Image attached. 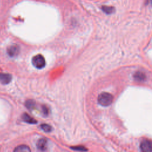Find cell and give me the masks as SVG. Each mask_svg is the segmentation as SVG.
<instances>
[{"mask_svg": "<svg viewBox=\"0 0 152 152\" xmlns=\"http://www.w3.org/2000/svg\"><path fill=\"white\" fill-rule=\"evenodd\" d=\"M113 97L112 95L109 93L103 92L98 96V102L103 106H108L113 102Z\"/></svg>", "mask_w": 152, "mask_h": 152, "instance_id": "6da1fadb", "label": "cell"}, {"mask_svg": "<svg viewBox=\"0 0 152 152\" xmlns=\"http://www.w3.org/2000/svg\"><path fill=\"white\" fill-rule=\"evenodd\" d=\"M32 64L38 69L43 68L46 65L45 59L43 56L40 54L34 56L32 58Z\"/></svg>", "mask_w": 152, "mask_h": 152, "instance_id": "7a4b0ae2", "label": "cell"}, {"mask_svg": "<svg viewBox=\"0 0 152 152\" xmlns=\"http://www.w3.org/2000/svg\"><path fill=\"white\" fill-rule=\"evenodd\" d=\"M140 148L143 151H152V141L149 140H143L140 144Z\"/></svg>", "mask_w": 152, "mask_h": 152, "instance_id": "3957f363", "label": "cell"}, {"mask_svg": "<svg viewBox=\"0 0 152 152\" xmlns=\"http://www.w3.org/2000/svg\"><path fill=\"white\" fill-rule=\"evenodd\" d=\"M7 52L10 56H16L20 52V47L16 45H11L7 48Z\"/></svg>", "mask_w": 152, "mask_h": 152, "instance_id": "277c9868", "label": "cell"}, {"mask_svg": "<svg viewBox=\"0 0 152 152\" xmlns=\"http://www.w3.org/2000/svg\"><path fill=\"white\" fill-rule=\"evenodd\" d=\"M12 80V76L7 73L0 72V83L2 84H7L11 82Z\"/></svg>", "mask_w": 152, "mask_h": 152, "instance_id": "5b68a950", "label": "cell"}, {"mask_svg": "<svg viewBox=\"0 0 152 152\" xmlns=\"http://www.w3.org/2000/svg\"><path fill=\"white\" fill-rule=\"evenodd\" d=\"M48 141L46 138H42L39 139L37 142V147L41 151H45L47 149Z\"/></svg>", "mask_w": 152, "mask_h": 152, "instance_id": "8992f818", "label": "cell"}, {"mask_svg": "<svg viewBox=\"0 0 152 152\" xmlns=\"http://www.w3.org/2000/svg\"><path fill=\"white\" fill-rule=\"evenodd\" d=\"M22 119L28 124H34L37 123V121L33 119V118H31L30 115H28L27 113H24L22 116Z\"/></svg>", "mask_w": 152, "mask_h": 152, "instance_id": "52a82bcc", "label": "cell"}, {"mask_svg": "<svg viewBox=\"0 0 152 152\" xmlns=\"http://www.w3.org/2000/svg\"><path fill=\"white\" fill-rule=\"evenodd\" d=\"M134 77L135 78V80L138 81H143L145 80L146 78V77H145V75L143 73V72H137L134 75Z\"/></svg>", "mask_w": 152, "mask_h": 152, "instance_id": "ba28073f", "label": "cell"}, {"mask_svg": "<svg viewBox=\"0 0 152 152\" xmlns=\"http://www.w3.org/2000/svg\"><path fill=\"white\" fill-rule=\"evenodd\" d=\"M15 152H29L30 151V148L26 145H21L17 147L14 149Z\"/></svg>", "mask_w": 152, "mask_h": 152, "instance_id": "9c48e42d", "label": "cell"}, {"mask_svg": "<svg viewBox=\"0 0 152 152\" xmlns=\"http://www.w3.org/2000/svg\"><path fill=\"white\" fill-rule=\"evenodd\" d=\"M102 10L106 14H112L114 12L115 8L113 7H109V6H103L102 7Z\"/></svg>", "mask_w": 152, "mask_h": 152, "instance_id": "30bf717a", "label": "cell"}, {"mask_svg": "<svg viewBox=\"0 0 152 152\" xmlns=\"http://www.w3.org/2000/svg\"><path fill=\"white\" fill-rule=\"evenodd\" d=\"M40 127H41V129L42 130H43L46 132H50L52 131L51 126L48 125V124H42L40 125Z\"/></svg>", "mask_w": 152, "mask_h": 152, "instance_id": "8fae6325", "label": "cell"}, {"mask_svg": "<svg viewBox=\"0 0 152 152\" xmlns=\"http://www.w3.org/2000/svg\"><path fill=\"white\" fill-rule=\"evenodd\" d=\"M35 106V102L33 100H27L26 102V106L28 109H33Z\"/></svg>", "mask_w": 152, "mask_h": 152, "instance_id": "7c38bea8", "label": "cell"}, {"mask_svg": "<svg viewBox=\"0 0 152 152\" xmlns=\"http://www.w3.org/2000/svg\"><path fill=\"white\" fill-rule=\"evenodd\" d=\"M72 149L75 150H78V151H87V149H86L83 146H78V147H71Z\"/></svg>", "mask_w": 152, "mask_h": 152, "instance_id": "4fadbf2b", "label": "cell"}, {"mask_svg": "<svg viewBox=\"0 0 152 152\" xmlns=\"http://www.w3.org/2000/svg\"><path fill=\"white\" fill-rule=\"evenodd\" d=\"M42 111L43 112V113L46 115H47L49 113V110H48V108L46 106H42Z\"/></svg>", "mask_w": 152, "mask_h": 152, "instance_id": "5bb4252c", "label": "cell"}, {"mask_svg": "<svg viewBox=\"0 0 152 152\" xmlns=\"http://www.w3.org/2000/svg\"><path fill=\"white\" fill-rule=\"evenodd\" d=\"M151 3H152V0H151Z\"/></svg>", "mask_w": 152, "mask_h": 152, "instance_id": "9a60e30c", "label": "cell"}]
</instances>
